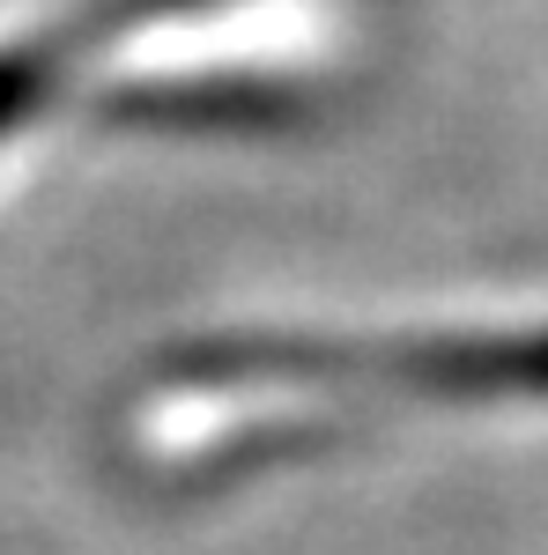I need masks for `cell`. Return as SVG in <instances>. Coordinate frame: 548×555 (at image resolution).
<instances>
[{
    "label": "cell",
    "mask_w": 548,
    "mask_h": 555,
    "mask_svg": "<svg viewBox=\"0 0 548 555\" xmlns=\"http://www.w3.org/2000/svg\"><path fill=\"white\" fill-rule=\"evenodd\" d=\"M453 415H548V319L437 341H230L170 356L127 408V460L156 489H215Z\"/></svg>",
    "instance_id": "1"
}]
</instances>
